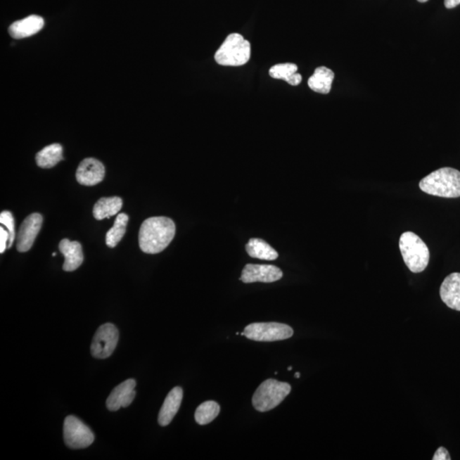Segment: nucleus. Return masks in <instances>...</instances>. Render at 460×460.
<instances>
[{"label":"nucleus","mask_w":460,"mask_h":460,"mask_svg":"<svg viewBox=\"0 0 460 460\" xmlns=\"http://www.w3.org/2000/svg\"><path fill=\"white\" fill-rule=\"evenodd\" d=\"M105 167L101 161L87 158L82 161L76 172V179L84 186H94L104 179Z\"/></svg>","instance_id":"obj_11"},{"label":"nucleus","mask_w":460,"mask_h":460,"mask_svg":"<svg viewBox=\"0 0 460 460\" xmlns=\"http://www.w3.org/2000/svg\"><path fill=\"white\" fill-rule=\"evenodd\" d=\"M119 341V331L111 324L101 326L92 340L91 351L95 358L106 359L114 352Z\"/></svg>","instance_id":"obj_8"},{"label":"nucleus","mask_w":460,"mask_h":460,"mask_svg":"<svg viewBox=\"0 0 460 460\" xmlns=\"http://www.w3.org/2000/svg\"><path fill=\"white\" fill-rule=\"evenodd\" d=\"M399 248L410 271L421 273L426 269L430 261V251L421 237L410 231L403 233L399 241Z\"/></svg>","instance_id":"obj_3"},{"label":"nucleus","mask_w":460,"mask_h":460,"mask_svg":"<svg viewBox=\"0 0 460 460\" xmlns=\"http://www.w3.org/2000/svg\"><path fill=\"white\" fill-rule=\"evenodd\" d=\"M298 66L293 63L277 64L269 70V75L274 79H284L290 86H298L302 82V76L298 74Z\"/></svg>","instance_id":"obj_20"},{"label":"nucleus","mask_w":460,"mask_h":460,"mask_svg":"<svg viewBox=\"0 0 460 460\" xmlns=\"http://www.w3.org/2000/svg\"><path fill=\"white\" fill-rule=\"evenodd\" d=\"M123 201L120 197L102 198L94 205V215L96 220L110 219L122 208Z\"/></svg>","instance_id":"obj_18"},{"label":"nucleus","mask_w":460,"mask_h":460,"mask_svg":"<svg viewBox=\"0 0 460 460\" xmlns=\"http://www.w3.org/2000/svg\"><path fill=\"white\" fill-rule=\"evenodd\" d=\"M433 459V460H450L451 457L449 451H447L445 449V447H439V449L437 451H435Z\"/></svg>","instance_id":"obj_26"},{"label":"nucleus","mask_w":460,"mask_h":460,"mask_svg":"<svg viewBox=\"0 0 460 460\" xmlns=\"http://www.w3.org/2000/svg\"><path fill=\"white\" fill-rule=\"evenodd\" d=\"M418 1L421 3H426L428 1V0H418Z\"/></svg>","instance_id":"obj_29"},{"label":"nucleus","mask_w":460,"mask_h":460,"mask_svg":"<svg viewBox=\"0 0 460 460\" xmlns=\"http://www.w3.org/2000/svg\"><path fill=\"white\" fill-rule=\"evenodd\" d=\"M440 296L447 307L460 312V273L446 277L440 288Z\"/></svg>","instance_id":"obj_13"},{"label":"nucleus","mask_w":460,"mask_h":460,"mask_svg":"<svg viewBox=\"0 0 460 460\" xmlns=\"http://www.w3.org/2000/svg\"><path fill=\"white\" fill-rule=\"evenodd\" d=\"M283 276L281 269L276 266L269 264H247L242 270L241 281L244 283H253V282H264L271 283L277 281Z\"/></svg>","instance_id":"obj_10"},{"label":"nucleus","mask_w":460,"mask_h":460,"mask_svg":"<svg viewBox=\"0 0 460 460\" xmlns=\"http://www.w3.org/2000/svg\"><path fill=\"white\" fill-rule=\"evenodd\" d=\"M43 217L39 213H33L26 217L19 229L17 238V249L20 253L30 251L41 229Z\"/></svg>","instance_id":"obj_9"},{"label":"nucleus","mask_w":460,"mask_h":460,"mask_svg":"<svg viewBox=\"0 0 460 460\" xmlns=\"http://www.w3.org/2000/svg\"><path fill=\"white\" fill-rule=\"evenodd\" d=\"M0 224L5 226L8 231H9L10 239L9 243H8V248H11L15 238V221L12 213L8 211L2 212L1 214H0Z\"/></svg>","instance_id":"obj_24"},{"label":"nucleus","mask_w":460,"mask_h":460,"mask_svg":"<svg viewBox=\"0 0 460 460\" xmlns=\"http://www.w3.org/2000/svg\"><path fill=\"white\" fill-rule=\"evenodd\" d=\"M292 390L288 383L276 379H267L258 387L253 397L254 409L258 411H268L279 406Z\"/></svg>","instance_id":"obj_5"},{"label":"nucleus","mask_w":460,"mask_h":460,"mask_svg":"<svg viewBox=\"0 0 460 460\" xmlns=\"http://www.w3.org/2000/svg\"><path fill=\"white\" fill-rule=\"evenodd\" d=\"M245 250L250 257L261 260L272 261L277 260L278 253L267 242L253 238L249 241Z\"/></svg>","instance_id":"obj_19"},{"label":"nucleus","mask_w":460,"mask_h":460,"mask_svg":"<svg viewBox=\"0 0 460 460\" xmlns=\"http://www.w3.org/2000/svg\"><path fill=\"white\" fill-rule=\"evenodd\" d=\"M63 160V147L58 143L51 144L36 155V162L41 168L54 167Z\"/></svg>","instance_id":"obj_21"},{"label":"nucleus","mask_w":460,"mask_h":460,"mask_svg":"<svg viewBox=\"0 0 460 460\" xmlns=\"http://www.w3.org/2000/svg\"><path fill=\"white\" fill-rule=\"evenodd\" d=\"M60 252L65 257L63 270L67 272L75 271L80 267L84 261L82 247L78 241H70L63 239L59 244Z\"/></svg>","instance_id":"obj_14"},{"label":"nucleus","mask_w":460,"mask_h":460,"mask_svg":"<svg viewBox=\"0 0 460 460\" xmlns=\"http://www.w3.org/2000/svg\"><path fill=\"white\" fill-rule=\"evenodd\" d=\"M128 219L129 217L124 213H120L117 216L114 226L108 230L106 235V244L108 248H115L122 240L127 231Z\"/></svg>","instance_id":"obj_22"},{"label":"nucleus","mask_w":460,"mask_h":460,"mask_svg":"<svg viewBox=\"0 0 460 460\" xmlns=\"http://www.w3.org/2000/svg\"><path fill=\"white\" fill-rule=\"evenodd\" d=\"M242 335L254 341L274 342L292 338L293 330L290 326L283 324L261 322L248 325Z\"/></svg>","instance_id":"obj_6"},{"label":"nucleus","mask_w":460,"mask_h":460,"mask_svg":"<svg viewBox=\"0 0 460 460\" xmlns=\"http://www.w3.org/2000/svg\"><path fill=\"white\" fill-rule=\"evenodd\" d=\"M295 378H300V373H295Z\"/></svg>","instance_id":"obj_28"},{"label":"nucleus","mask_w":460,"mask_h":460,"mask_svg":"<svg viewBox=\"0 0 460 460\" xmlns=\"http://www.w3.org/2000/svg\"><path fill=\"white\" fill-rule=\"evenodd\" d=\"M175 234L176 225L169 217H149L141 225L139 247L145 253H160L170 245Z\"/></svg>","instance_id":"obj_1"},{"label":"nucleus","mask_w":460,"mask_h":460,"mask_svg":"<svg viewBox=\"0 0 460 460\" xmlns=\"http://www.w3.org/2000/svg\"><path fill=\"white\" fill-rule=\"evenodd\" d=\"M183 389L181 387H175L165 397L162 407H161L158 422L160 426H167L174 419L179 411L183 400Z\"/></svg>","instance_id":"obj_15"},{"label":"nucleus","mask_w":460,"mask_h":460,"mask_svg":"<svg viewBox=\"0 0 460 460\" xmlns=\"http://www.w3.org/2000/svg\"><path fill=\"white\" fill-rule=\"evenodd\" d=\"M220 413L219 403L207 401L197 407L195 414L196 421L200 426H205L214 421Z\"/></svg>","instance_id":"obj_23"},{"label":"nucleus","mask_w":460,"mask_h":460,"mask_svg":"<svg viewBox=\"0 0 460 460\" xmlns=\"http://www.w3.org/2000/svg\"><path fill=\"white\" fill-rule=\"evenodd\" d=\"M444 5H445L447 9H453V8L460 5V0H445Z\"/></svg>","instance_id":"obj_27"},{"label":"nucleus","mask_w":460,"mask_h":460,"mask_svg":"<svg viewBox=\"0 0 460 460\" xmlns=\"http://www.w3.org/2000/svg\"><path fill=\"white\" fill-rule=\"evenodd\" d=\"M334 79V72L326 67H319L308 80L312 91L321 94H328Z\"/></svg>","instance_id":"obj_17"},{"label":"nucleus","mask_w":460,"mask_h":460,"mask_svg":"<svg viewBox=\"0 0 460 460\" xmlns=\"http://www.w3.org/2000/svg\"><path fill=\"white\" fill-rule=\"evenodd\" d=\"M10 234L7 229H4L3 226L0 228V253H4L8 249L9 243Z\"/></svg>","instance_id":"obj_25"},{"label":"nucleus","mask_w":460,"mask_h":460,"mask_svg":"<svg viewBox=\"0 0 460 460\" xmlns=\"http://www.w3.org/2000/svg\"><path fill=\"white\" fill-rule=\"evenodd\" d=\"M419 188L430 196L460 197V172L450 167L438 169L423 179Z\"/></svg>","instance_id":"obj_2"},{"label":"nucleus","mask_w":460,"mask_h":460,"mask_svg":"<svg viewBox=\"0 0 460 460\" xmlns=\"http://www.w3.org/2000/svg\"><path fill=\"white\" fill-rule=\"evenodd\" d=\"M292 369H293V367H292V366H289V367H288V371H290V370H292Z\"/></svg>","instance_id":"obj_30"},{"label":"nucleus","mask_w":460,"mask_h":460,"mask_svg":"<svg viewBox=\"0 0 460 460\" xmlns=\"http://www.w3.org/2000/svg\"><path fill=\"white\" fill-rule=\"evenodd\" d=\"M135 387L134 379H127L116 386L107 399L108 409L115 411H118L121 407L130 406L136 397Z\"/></svg>","instance_id":"obj_12"},{"label":"nucleus","mask_w":460,"mask_h":460,"mask_svg":"<svg viewBox=\"0 0 460 460\" xmlns=\"http://www.w3.org/2000/svg\"><path fill=\"white\" fill-rule=\"evenodd\" d=\"M44 25V19L39 15H32L11 24L9 33L15 39L30 37L39 33Z\"/></svg>","instance_id":"obj_16"},{"label":"nucleus","mask_w":460,"mask_h":460,"mask_svg":"<svg viewBox=\"0 0 460 460\" xmlns=\"http://www.w3.org/2000/svg\"><path fill=\"white\" fill-rule=\"evenodd\" d=\"M251 58V44L239 34H232L216 52L215 60L222 66H242Z\"/></svg>","instance_id":"obj_4"},{"label":"nucleus","mask_w":460,"mask_h":460,"mask_svg":"<svg viewBox=\"0 0 460 460\" xmlns=\"http://www.w3.org/2000/svg\"><path fill=\"white\" fill-rule=\"evenodd\" d=\"M63 437L66 445L72 449H87L95 440V435L90 428L72 415L64 421Z\"/></svg>","instance_id":"obj_7"}]
</instances>
